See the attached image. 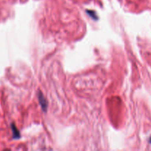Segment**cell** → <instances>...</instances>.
Listing matches in <instances>:
<instances>
[{"label":"cell","instance_id":"6da1fadb","mask_svg":"<svg viewBox=\"0 0 151 151\" xmlns=\"http://www.w3.org/2000/svg\"><path fill=\"white\" fill-rule=\"evenodd\" d=\"M38 96H39V102H40V104H41V107H42V109H44V111L47 110V100H45V98H44V97L43 96L42 93L41 92H39V94H38Z\"/></svg>","mask_w":151,"mask_h":151},{"label":"cell","instance_id":"7a4b0ae2","mask_svg":"<svg viewBox=\"0 0 151 151\" xmlns=\"http://www.w3.org/2000/svg\"><path fill=\"white\" fill-rule=\"evenodd\" d=\"M150 143L151 144V137L150 138Z\"/></svg>","mask_w":151,"mask_h":151}]
</instances>
